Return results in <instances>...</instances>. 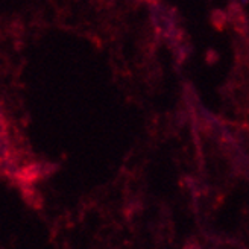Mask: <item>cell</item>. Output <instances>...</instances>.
<instances>
[{
    "label": "cell",
    "instance_id": "obj_1",
    "mask_svg": "<svg viewBox=\"0 0 249 249\" xmlns=\"http://www.w3.org/2000/svg\"><path fill=\"white\" fill-rule=\"evenodd\" d=\"M242 2H243V3H246V2H248V0H242Z\"/></svg>",
    "mask_w": 249,
    "mask_h": 249
}]
</instances>
